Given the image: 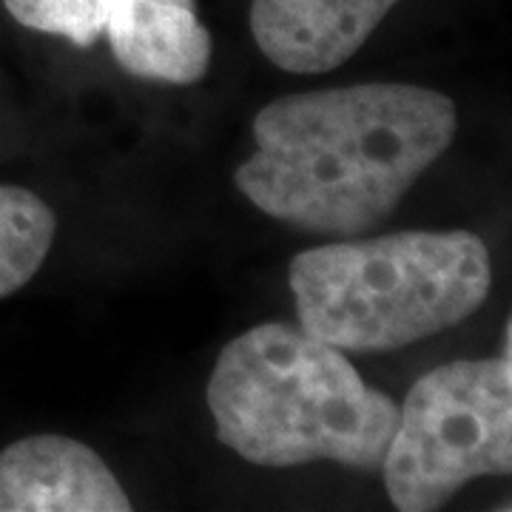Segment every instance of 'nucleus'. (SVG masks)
<instances>
[{
  "instance_id": "nucleus-1",
  "label": "nucleus",
  "mask_w": 512,
  "mask_h": 512,
  "mask_svg": "<svg viewBox=\"0 0 512 512\" xmlns=\"http://www.w3.org/2000/svg\"><path fill=\"white\" fill-rule=\"evenodd\" d=\"M458 128L450 97L404 83L285 94L256 114V151L234 174L268 217L356 237L384 222Z\"/></svg>"
},
{
  "instance_id": "nucleus-2",
  "label": "nucleus",
  "mask_w": 512,
  "mask_h": 512,
  "mask_svg": "<svg viewBox=\"0 0 512 512\" xmlns=\"http://www.w3.org/2000/svg\"><path fill=\"white\" fill-rule=\"evenodd\" d=\"M217 436L259 467L336 461L373 473L399 424V407L302 328L265 322L222 348L208 379Z\"/></svg>"
},
{
  "instance_id": "nucleus-3",
  "label": "nucleus",
  "mask_w": 512,
  "mask_h": 512,
  "mask_svg": "<svg viewBox=\"0 0 512 512\" xmlns=\"http://www.w3.org/2000/svg\"><path fill=\"white\" fill-rule=\"evenodd\" d=\"M493 285L487 245L470 231H402L330 242L291 262L299 328L350 353L396 350L453 328Z\"/></svg>"
},
{
  "instance_id": "nucleus-4",
  "label": "nucleus",
  "mask_w": 512,
  "mask_h": 512,
  "mask_svg": "<svg viewBox=\"0 0 512 512\" xmlns=\"http://www.w3.org/2000/svg\"><path fill=\"white\" fill-rule=\"evenodd\" d=\"M510 328L493 359L441 365L410 387L379 467L399 512L441 510L476 478L510 476Z\"/></svg>"
},
{
  "instance_id": "nucleus-5",
  "label": "nucleus",
  "mask_w": 512,
  "mask_h": 512,
  "mask_svg": "<svg viewBox=\"0 0 512 512\" xmlns=\"http://www.w3.org/2000/svg\"><path fill=\"white\" fill-rule=\"evenodd\" d=\"M20 26L72 40L89 49L97 40L134 77L191 86L211 63V35L197 0H3Z\"/></svg>"
},
{
  "instance_id": "nucleus-6",
  "label": "nucleus",
  "mask_w": 512,
  "mask_h": 512,
  "mask_svg": "<svg viewBox=\"0 0 512 512\" xmlns=\"http://www.w3.org/2000/svg\"><path fill=\"white\" fill-rule=\"evenodd\" d=\"M126 490L83 441L37 433L0 450V512H128Z\"/></svg>"
},
{
  "instance_id": "nucleus-7",
  "label": "nucleus",
  "mask_w": 512,
  "mask_h": 512,
  "mask_svg": "<svg viewBox=\"0 0 512 512\" xmlns=\"http://www.w3.org/2000/svg\"><path fill=\"white\" fill-rule=\"evenodd\" d=\"M399 0H251V35L262 55L293 74L339 69Z\"/></svg>"
},
{
  "instance_id": "nucleus-8",
  "label": "nucleus",
  "mask_w": 512,
  "mask_h": 512,
  "mask_svg": "<svg viewBox=\"0 0 512 512\" xmlns=\"http://www.w3.org/2000/svg\"><path fill=\"white\" fill-rule=\"evenodd\" d=\"M55 214L29 188L0 185V299L20 291L46 262Z\"/></svg>"
}]
</instances>
